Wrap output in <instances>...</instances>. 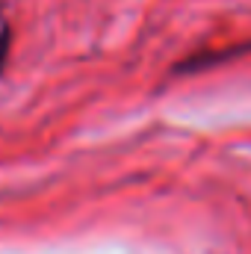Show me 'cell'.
I'll list each match as a JSON object with an SVG mask.
<instances>
[{
  "instance_id": "1",
  "label": "cell",
  "mask_w": 251,
  "mask_h": 254,
  "mask_svg": "<svg viewBox=\"0 0 251 254\" xmlns=\"http://www.w3.org/2000/svg\"><path fill=\"white\" fill-rule=\"evenodd\" d=\"M9 42H12V30H9V18L0 9V71L6 65V54H9Z\"/></svg>"
}]
</instances>
